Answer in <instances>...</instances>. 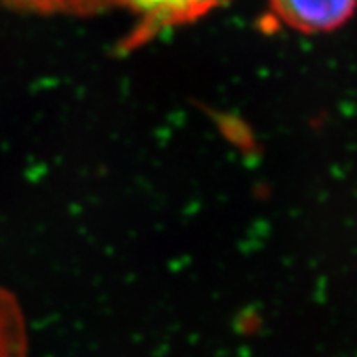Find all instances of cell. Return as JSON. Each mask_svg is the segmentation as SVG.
<instances>
[{"label":"cell","instance_id":"obj_2","mask_svg":"<svg viewBox=\"0 0 357 357\" xmlns=\"http://www.w3.org/2000/svg\"><path fill=\"white\" fill-rule=\"evenodd\" d=\"M272 15L305 35L328 33L352 19L357 0H268Z\"/></svg>","mask_w":357,"mask_h":357},{"label":"cell","instance_id":"obj_1","mask_svg":"<svg viewBox=\"0 0 357 357\" xmlns=\"http://www.w3.org/2000/svg\"><path fill=\"white\" fill-rule=\"evenodd\" d=\"M226 2L228 0H117V6L137 17L130 43L141 44L165 29L195 22Z\"/></svg>","mask_w":357,"mask_h":357},{"label":"cell","instance_id":"obj_4","mask_svg":"<svg viewBox=\"0 0 357 357\" xmlns=\"http://www.w3.org/2000/svg\"><path fill=\"white\" fill-rule=\"evenodd\" d=\"M11 10L40 15H84L117 6V0H0Z\"/></svg>","mask_w":357,"mask_h":357},{"label":"cell","instance_id":"obj_3","mask_svg":"<svg viewBox=\"0 0 357 357\" xmlns=\"http://www.w3.org/2000/svg\"><path fill=\"white\" fill-rule=\"evenodd\" d=\"M0 357H29L28 324L13 291L0 287Z\"/></svg>","mask_w":357,"mask_h":357}]
</instances>
